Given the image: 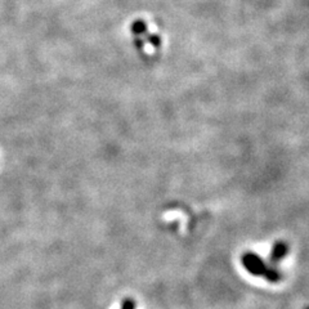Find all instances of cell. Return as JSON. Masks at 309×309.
<instances>
[{"instance_id":"1","label":"cell","mask_w":309,"mask_h":309,"mask_svg":"<svg viewBox=\"0 0 309 309\" xmlns=\"http://www.w3.org/2000/svg\"><path fill=\"white\" fill-rule=\"evenodd\" d=\"M243 264L249 273L253 276H262L269 282H279L281 280V273L274 267H268L259 255L254 253H246L243 255Z\"/></svg>"},{"instance_id":"2","label":"cell","mask_w":309,"mask_h":309,"mask_svg":"<svg viewBox=\"0 0 309 309\" xmlns=\"http://www.w3.org/2000/svg\"><path fill=\"white\" fill-rule=\"evenodd\" d=\"M287 253H289V246L285 243H282V241H279V243L273 245L272 251H270L269 263L273 265L277 264V263H280L284 259Z\"/></svg>"},{"instance_id":"3","label":"cell","mask_w":309,"mask_h":309,"mask_svg":"<svg viewBox=\"0 0 309 309\" xmlns=\"http://www.w3.org/2000/svg\"><path fill=\"white\" fill-rule=\"evenodd\" d=\"M121 309H135V301L131 300V299H125L123 301Z\"/></svg>"},{"instance_id":"4","label":"cell","mask_w":309,"mask_h":309,"mask_svg":"<svg viewBox=\"0 0 309 309\" xmlns=\"http://www.w3.org/2000/svg\"><path fill=\"white\" fill-rule=\"evenodd\" d=\"M306 309H309V308H306Z\"/></svg>"}]
</instances>
